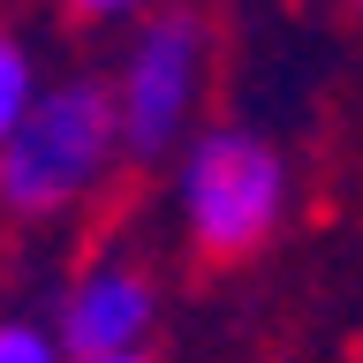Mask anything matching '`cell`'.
<instances>
[{"mask_svg": "<svg viewBox=\"0 0 363 363\" xmlns=\"http://www.w3.org/2000/svg\"><path fill=\"white\" fill-rule=\"evenodd\" d=\"M121 167V121H113L106 76L38 84L30 113L0 136V212L8 220H68L91 204Z\"/></svg>", "mask_w": 363, "mask_h": 363, "instance_id": "6da1fadb", "label": "cell"}, {"mask_svg": "<svg viewBox=\"0 0 363 363\" xmlns=\"http://www.w3.org/2000/svg\"><path fill=\"white\" fill-rule=\"evenodd\" d=\"M288 197H295V174H288V152L257 129H197L182 144V167H174V212H182V235L204 265H242L280 235L288 220Z\"/></svg>", "mask_w": 363, "mask_h": 363, "instance_id": "7a4b0ae2", "label": "cell"}, {"mask_svg": "<svg viewBox=\"0 0 363 363\" xmlns=\"http://www.w3.org/2000/svg\"><path fill=\"white\" fill-rule=\"evenodd\" d=\"M212 16L189 8V0H167V8H144L129 30V53L113 68V121H121V159H167L189 144L204 113V91H212Z\"/></svg>", "mask_w": 363, "mask_h": 363, "instance_id": "3957f363", "label": "cell"}, {"mask_svg": "<svg viewBox=\"0 0 363 363\" xmlns=\"http://www.w3.org/2000/svg\"><path fill=\"white\" fill-rule=\"evenodd\" d=\"M159 318V280L136 257H91L76 280L61 288V311H53V340L61 356L99 363V356H144Z\"/></svg>", "mask_w": 363, "mask_h": 363, "instance_id": "277c9868", "label": "cell"}, {"mask_svg": "<svg viewBox=\"0 0 363 363\" xmlns=\"http://www.w3.org/2000/svg\"><path fill=\"white\" fill-rule=\"evenodd\" d=\"M30 99H38V61H30V45L16 30H0V136L30 113Z\"/></svg>", "mask_w": 363, "mask_h": 363, "instance_id": "5b68a950", "label": "cell"}, {"mask_svg": "<svg viewBox=\"0 0 363 363\" xmlns=\"http://www.w3.org/2000/svg\"><path fill=\"white\" fill-rule=\"evenodd\" d=\"M0 363H68L53 325H30V318H0Z\"/></svg>", "mask_w": 363, "mask_h": 363, "instance_id": "8992f818", "label": "cell"}, {"mask_svg": "<svg viewBox=\"0 0 363 363\" xmlns=\"http://www.w3.org/2000/svg\"><path fill=\"white\" fill-rule=\"evenodd\" d=\"M152 0H68V16H84V23H121V16H144Z\"/></svg>", "mask_w": 363, "mask_h": 363, "instance_id": "52a82bcc", "label": "cell"}, {"mask_svg": "<svg viewBox=\"0 0 363 363\" xmlns=\"http://www.w3.org/2000/svg\"><path fill=\"white\" fill-rule=\"evenodd\" d=\"M99 363H152V356H99Z\"/></svg>", "mask_w": 363, "mask_h": 363, "instance_id": "ba28073f", "label": "cell"}, {"mask_svg": "<svg viewBox=\"0 0 363 363\" xmlns=\"http://www.w3.org/2000/svg\"><path fill=\"white\" fill-rule=\"evenodd\" d=\"M348 16H356V23H363V0H348Z\"/></svg>", "mask_w": 363, "mask_h": 363, "instance_id": "9c48e42d", "label": "cell"}]
</instances>
